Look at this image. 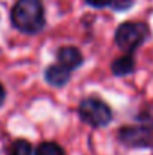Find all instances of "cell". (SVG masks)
Segmentation results:
<instances>
[{
  "label": "cell",
  "instance_id": "cell-5",
  "mask_svg": "<svg viewBox=\"0 0 153 155\" xmlns=\"http://www.w3.org/2000/svg\"><path fill=\"white\" fill-rule=\"evenodd\" d=\"M57 59H59L60 65L66 66L71 71L78 68L83 63V54L75 47H62L57 51Z\"/></svg>",
  "mask_w": 153,
  "mask_h": 155
},
{
  "label": "cell",
  "instance_id": "cell-2",
  "mask_svg": "<svg viewBox=\"0 0 153 155\" xmlns=\"http://www.w3.org/2000/svg\"><path fill=\"white\" fill-rule=\"evenodd\" d=\"M147 36H149L147 24L140 21H129L119 26L114 39L119 48L125 50L126 53H132L147 39Z\"/></svg>",
  "mask_w": 153,
  "mask_h": 155
},
{
  "label": "cell",
  "instance_id": "cell-10",
  "mask_svg": "<svg viewBox=\"0 0 153 155\" xmlns=\"http://www.w3.org/2000/svg\"><path fill=\"white\" fill-rule=\"evenodd\" d=\"M89 5H92L93 8H105L111 3V0H86Z\"/></svg>",
  "mask_w": 153,
  "mask_h": 155
},
{
  "label": "cell",
  "instance_id": "cell-11",
  "mask_svg": "<svg viewBox=\"0 0 153 155\" xmlns=\"http://www.w3.org/2000/svg\"><path fill=\"white\" fill-rule=\"evenodd\" d=\"M5 98H6V92H5V87H3V86L0 84V105L3 104Z\"/></svg>",
  "mask_w": 153,
  "mask_h": 155
},
{
  "label": "cell",
  "instance_id": "cell-8",
  "mask_svg": "<svg viewBox=\"0 0 153 155\" xmlns=\"http://www.w3.org/2000/svg\"><path fill=\"white\" fill-rule=\"evenodd\" d=\"M6 155H33V149H32V145L27 140L18 139V140H15L9 145Z\"/></svg>",
  "mask_w": 153,
  "mask_h": 155
},
{
  "label": "cell",
  "instance_id": "cell-3",
  "mask_svg": "<svg viewBox=\"0 0 153 155\" xmlns=\"http://www.w3.org/2000/svg\"><path fill=\"white\" fill-rule=\"evenodd\" d=\"M78 113L81 120L89 124L90 127L99 128L105 127L111 120V110L107 104L98 98H86L80 103Z\"/></svg>",
  "mask_w": 153,
  "mask_h": 155
},
{
  "label": "cell",
  "instance_id": "cell-1",
  "mask_svg": "<svg viewBox=\"0 0 153 155\" xmlns=\"http://www.w3.org/2000/svg\"><path fill=\"white\" fill-rule=\"evenodd\" d=\"M11 20L14 27L23 33H39L45 26L44 5L41 0H18L12 11Z\"/></svg>",
  "mask_w": 153,
  "mask_h": 155
},
{
  "label": "cell",
  "instance_id": "cell-9",
  "mask_svg": "<svg viewBox=\"0 0 153 155\" xmlns=\"http://www.w3.org/2000/svg\"><path fill=\"white\" fill-rule=\"evenodd\" d=\"M35 155H65V151L54 142H45L36 148Z\"/></svg>",
  "mask_w": 153,
  "mask_h": 155
},
{
  "label": "cell",
  "instance_id": "cell-6",
  "mask_svg": "<svg viewBox=\"0 0 153 155\" xmlns=\"http://www.w3.org/2000/svg\"><path fill=\"white\" fill-rule=\"evenodd\" d=\"M45 78L51 86H57V87L65 86L71 78V69H68L66 66H63L60 63L51 65L45 71Z\"/></svg>",
  "mask_w": 153,
  "mask_h": 155
},
{
  "label": "cell",
  "instance_id": "cell-4",
  "mask_svg": "<svg viewBox=\"0 0 153 155\" xmlns=\"http://www.w3.org/2000/svg\"><path fill=\"white\" fill-rule=\"evenodd\" d=\"M119 137L125 145L135 148H146L153 143V130L152 127L147 125L123 127L119 133Z\"/></svg>",
  "mask_w": 153,
  "mask_h": 155
},
{
  "label": "cell",
  "instance_id": "cell-7",
  "mask_svg": "<svg viewBox=\"0 0 153 155\" xmlns=\"http://www.w3.org/2000/svg\"><path fill=\"white\" fill-rule=\"evenodd\" d=\"M134 66H135L134 57H132L131 53H128L126 56H123L120 59H116L111 65V69L116 75H128L134 71Z\"/></svg>",
  "mask_w": 153,
  "mask_h": 155
}]
</instances>
